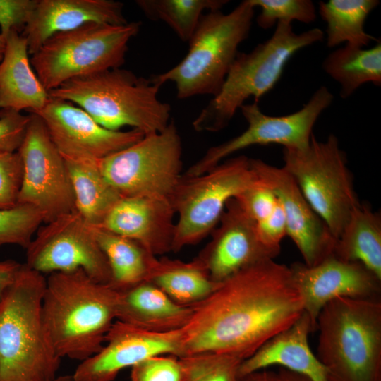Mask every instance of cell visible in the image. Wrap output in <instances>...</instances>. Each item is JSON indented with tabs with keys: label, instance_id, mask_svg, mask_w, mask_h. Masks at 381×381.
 Returning a JSON list of instances; mask_svg holds the SVG:
<instances>
[{
	"label": "cell",
	"instance_id": "39",
	"mask_svg": "<svg viewBox=\"0 0 381 381\" xmlns=\"http://www.w3.org/2000/svg\"><path fill=\"white\" fill-rule=\"evenodd\" d=\"M38 1L0 0L1 34L6 37L11 31L23 32Z\"/></svg>",
	"mask_w": 381,
	"mask_h": 381
},
{
	"label": "cell",
	"instance_id": "32",
	"mask_svg": "<svg viewBox=\"0 0 381 381\" xmlns=\"http://www.w3.org/2000/svg\"><path fill=\"white\" fill-rule=\"evenodd\" d=\"M183 381H243L241 358L226 353H203L180 358Z\"/></svg>",
	"mask_w": 381,
	"mask_h": 381
},
{
	"label": "cell",
	"instance_id": "44",
	"mask_svg": "<svg viewBox=\"0 0 381 381\" xmlns=\"http://www.w3.org/2000/svg\"><path fill=\"white\" fill-rule=\"evenodd\" d=\"M6 37H4L0 32V62L1 61L4 57V52L6 49Z\"/></svg>",
	"mask_w": 381,
	"mask_h": 381
},
{
	"label": "cell",
	"instance_id": "8",
	"mask_svg": "<svg viewBox=\"0 0 381 381\" xmlns=\"http://www.w3.org/2000/svg\"><path fill=\"white\" fill-rule=\"evenodd\" d=\"M140 27L138 21L92 22L56 33L31 55V65L48 92L71 79L121 68Z\"/></svg>",
	"mask_w": 381,
	"mask_h": 381
},
{
	"label": "cell",
	"instance_id": "16",
	"mask_svg": "<svg viewBox=\"0 0 381 381\" xmlns=\"http://www.w3.org/2000/svg\"><path fill=\"white\" fill-rule=\"evenodd\" d=\"M179 354V329L153 332L116 320L102 349L81 361L73 376L77 381H113L122 370L147 358Z\"/></svg>",
	"mask_w": 381,
	"mask_h": 381
},
{
	"label": "cell",
	"instance_id": "42",
	"mask_svg": "<svg viewBox=\"0 0 381 381\" xmlns=\"http://www.w3.org/2000/svg\"><path fill=\"white\" fill-rule=\"evenodd\" d=\"M243 381H280V379L277 373L265 369L243 377Z\"/></svg>",
	"mask_w": 381,
	"mask_h": 381
},
{
	"label": "cell",
	"instance_id": "12",
	"mask_svg": "<svg viewBox=\"0 0 381 381\" xmlns=\"http://www.w3.org/2000/svg\"><path fill=\"white\" fill-rule=\"evenodd\" d=\"M333 100L329 89L321 86L301 109L287 115H267L257 102L245 103L240 110L248 123L247 128L237 136L210 147L183 176L192 177L206 173L228 156L253 145L277 144L288 149L306 148L317 120Z\"/></svg>",
	"mask_w": 381,
	"mask_h": 381
},
{
	"label": "cell",
	"instance_id": "28",
	"mask_svg": "<svg viewBox=\"0 0 381 381\" xmlns=\"http://www.w3.org/2000/svg\"><path fill=\"white\" fill-rule=\"evenodd\" d=\"M91 228L107 260L111 272L109 285L111 288L123 289L149 280L155 255L131 239L100 228Z\"/></svg>",
	"mask_w": 381,
	"mask_h": 381
},
{
	"label": "cell",
	"instance_id": "5",
	"mask_svg": "<svg viewBox=\"0 0 381 381\" xmlns=\"http://www.w3.org/2000/svg\"><path fill=\"white\" fill-rule=\"evenodd\" d=\"M316 329V356L329 381H381L380 298H335L320 311Z\"/></svg>",
	"mask_w": 381,
	"mask_h": 381
},
{
	"label": "cell",
	"instance_id": "30",
	"mask_svg": "<svg viewBox=\"0 0 381 381\" xmlns=\"http://www.w3.org/2000/svg\"><path fill=\"white\" fill-rule=\"evenodd\" d=\"M380 4L378 0H329L320 1L318 11L326 23L327 46L341 43L365 47L377 40L364 29L370 13Z\"/></svg>",
	"mask_w": 381,
	"mask_h": 381
},
{
	"label": "cell",
	"instance_id": "13",
	"mask_svg": "<svg viewBox=\"0 0 381 381\" xmlns=\"http://www.w3.org/2000/svg\"><path fill=\"white\" fill-rule=\"evenodd\" d=\"M23 140L17 150L22 164L18 205L37 210L48 223L75 211V198L65 160L41 118L30 114Z\"/></svg>",
	"mask_w": 381,
	"mask_h": 381
},
{
	"label": "cell",
	"instance_id": "31",
	"mask_svg": "<svg viewBox=\"0 0 381 381\" xmlns=\"http://www.w3.org/2000/svg\"><path fill=\"white\" fill-rule=\"evenodd\" d=\"M226 0H137L135 4L151 20L165 23L183 42L190 40L204 11H220Z\"/></svg>",
	"mask_w": 381,
	"mask_h": 381
},
{
	"label": "cell",
	"instance_id": "26",
	"mask_svg": "<svg viewBox=\"0 0 381 381\" xmlns=\"http://www.w3.org/2000/svg\"><path fill=\"white\" fill-rule=\"evenodd\" d=\"M72 184L75 211L91 227H98L121 198L107 181L98 161L64 158Z\"/></svg>",
	"mask_w": 381,
	"mask_h": 381
},
{
	"label": "cell",
	"instance_id": "29",
	"mask_svg": "<svg viewBox=\"0 0 381 381\" xmlns=\"http://www.w3.org/2000/svg\"><path fill=\"white\" fill-rule=\"evenodd\" d=\"M322 68L340 85L343 99L350 97L363 84L380 86V39L368 49L346 44L334 50L325 59Z\"/></svg>",
	"mask_w": 381,
	"mask_h": 381
},
{
	"label": "cell",
	"instance_id": "9",
	"mask_svg": "<svg viewBox=\"0 0 381 381\" xmlns=\"http://www.w3.org/2000/svg\"><path fill=\"white\" fill-rule=\"evenodd\" d=\"M283 160L282 167L337 239L360 204L338 138L331 134L318 141L313 134L304 149L284 148Z\"/></svg>",
	"mask_w": 381,
	"mask_h": 381
},
{
	"label": "cell",
	"instance_id": "35",
	"mask_svg": "<svg viewBox=\"0 0 381 381\" xmlns=\"http://www.w3.org/2000/svg\"><path fill=\"white\" fill-rule=\"evenodd\" d=\"M131 381H183L181 361L174 355L147 358L131 368Z\"/></svg>",
	"mask_w": 381,
	"mask_h": 381
},
{
	"label": "cell",
	"instance_id": "11",
	"mask_svg": "<svg viewBox=\"0 0 381 381\" xmlns=\"http://www.w3.org/2000/svg\"><path fill=\"white\" fill-rule=\"evenodd\" d=\"M182 164L181 138L174 121L98 161L104 179L121 197L169 199L182 177Z\"/></svg>",
	"mask_w": 381,
	"mask_h": 381
},
{
	"label": "cell",
	"instance_id": "27",
	"mask_svg": "<svg viewBox=\"0 0 381 381\" xmlns=\"http://www.w3.org/2000/svg\"><path fill=\"white\" fill-rule=\"evenodd\" d=\"M175 302L192 306L207 297L220 284L212 279L203 263L196 257L190 262L157 258L149 277Z\"/></svg>",
	"mask_w": 381,
	"mask_h": 381
},
{
	"label": "cell",
	"instance_id": "17",
	"mask_svg": "<svg viewBox=\"0 0 381 381\" xmlns=\"http://www.w3.org/2000/svg\"><path fill=\"white\" fill-rule=\"evenodd\" d=\"M289 268L315 330L320 311L335 298H380L381 279L360 262L333 254L313 266L295 262Z\"/></svg>",
	"mask_w": 381,
	"mask_h": 381
},
{
	"label": "cell",
	"instance_id": "41",
	"mask_svg": "<svg viewBox=\"0 0 381 381\" xmlns=\"http://www.w3.org/2000/svg\"><path fill=\"white\" fill-rule=\"evenodd\" d=\"M22 265L13 260L0 261V301L15 281Z\"/></svg>",
	"mask_w": 381,
	"mask_h": 381
},
{
	"label": "cell",
	"instance_id": "25",
	"mask_svg": "<svg viewBox=\"0 0 381 381\" xmlns=\"http://www.w3.org/2000/svg\"><path fill=\"white\" fill-rule=\"evenodd\" d=\"M333 254L363 265L381 279V217L365 204L352 211L336 239Z\"/></svg>",
	"mask_w": 381,
	"mask_h": 381
},
{
	"label": "cell",
	"instance_id": "36",
	"mask_svg": "<svg viewBox=\"0 0 381 381\" xmlns=\"http://www.w3.org/2000/svg\"><path fill=\"white\" fill-rule=\"evenodd\" d=\"M23 164L19 154L0 153V210L18 205Z\"/></svg>",
	"mask_w": 381,
	"mask_h": 381
},
{
	"label": "cell",
	"instance_id": "18",
	"mask_svg": "<svg viewBox=\"0 0 381 381\" xmlns=\"http://www.w3.org/2000/svg\"><path fill=\"white\" fill-rule=\"evenodd\" d=\"M257 178L279 202L286 222V235L300 251L304 263L313 266L333 255L336 238L313 210L291 176L283 168L250 159Z\"/></svg>",
	"mask_w": 381,
	"mask_h": 381
},
{
	"label": "cell",
	"instance_id": "10",
	"mask_svg": "<svg viewBox=\"0 0 381 381\" xmlns=\"http://www.w3.org/2000/svg\"><path fill=\"white\" fill-rule=\"evenodd\" d=\"M256 179L245 155L219 163L201 175L182 177L169 200L178 215L171 251L198 243L217 226L226 205Z\"/></svg>",
	"mask_w": 381,
	"mask_h": 381
},
{
	"label": "cell",
	"instance_id": "34",
	"mask_svg": "<svg viewBox=\"0 0 381 381\" xmlns=\"http://www.w3.org/2000/svg\"><path fill=\"white\" fill-rule=\"evenodd\" d=\"M255 8H260L256 18L258 25L263 29L273 27L284 21L291 23L294 20L310 23L317 17L316 9L310 0H249Z\"/></svg>",
	"mask_w": 381,
	"mask_h": 381
},
{
	"label": "cell",
	"instance_id": "19",
	"mask_svg": "<svg viewBox=\"0 0 381 381\" xmlns=\"http://www.w3.org/2000/svg\"><path fill=\"white\" fill-rule=\"evenodd\" d=\"M210 234L211 240L197 258L216 282H222L259 261L274 259L279 253L260 241L255 221L236 198L228 201Z\"/></svg>",
	"mask_w": 381,
	"mask_h": 381
},
{
	"label": "cell",
	"instance_id": "1",
	"mask_svg": "<svg viewBox=\"0 0 381 381\" xmlns=\"http://www.w3.org/2000/svg\"><path fill=\"white\" fill-rule=\"evenodd\" d=\"M180 331V354L226 353L245 360L304 313L289 267L265 259L226 280L200 302Z\"/></svg>",
	"mask_w": 381,
	"mask_h": 381
},
{
	"label": "cell",
	"instance_id": "43",
	"mask_svg": "<svg viewBox=\"0 0 381 381\" xmlns=\"http://www.w3.org/2000/svg\"><path fill=\"white\" fill-rule=\"evenodd\" d=\"M280 381H310L307 377L296 373L279 368L277 372Z\"/></svg>",
	"mask_w": 381,
	"mask_h": 381
},
{
	"label": "cell",
	"instance_id": "3",
	"mask_svg": "<svg viewBox=\"0 0 381 381\" xmlns=\"http://www.w3.org/2000/svg\"><path fill=\"white\" fill-rule=\"evenodd\" d=\"M46 278L23 264L0 301V381H51L61 358L46 332L42 302Z\"/></svg>",
	"mask_w": 381,
	"mask_h": 381
},
{
	"label": "cell",
	"instance_id": "33",
	"mask_svg": "<svg viewBox=\"0 0 381 381\" xmlns=\"http://www.w3.org/2000/svg\"><path fill=\"white\" fill-rule=\"evenodd\" d=\"M42 222V214L28 205L0 210V247L15 244L26 249Z\"/></svg>",
	"mask_w": 381,
	"mask_h": 381
},
{
	"label": "cell",
	"instance_id": "14",
	"mask_svg": "<svg viewBox=\"0 0 381 381\" xmlns=\"http://www.w3.org/2000/svg\"><path fill=\"white\" fill-rule=\"evenodd\" d=\"M36 233L26 248L29 268L42 274L80 269L99 283H110L107 260L92 228L75 211L46 223Z\"/></svg>",
	"mask_w": 381,
	"mask_h": 381
},
{
	"label": "cell",
	"instance_id": "38",
	"mask_svg": "<svg viewBox=\"0 0 381 381\" xmlns=\"http://www.w3.org/2000/svg\"><path fill=\"white\" fill-rule=\"evenodd\" d=\"M30 115L0 109V153L17 152L25 137Z\"/></svg>",
	"mask_w": 381,
	"mask_h": 381
},
{
	"label": "cell",
	"instance_id": "15",
	"mask_svg": "<svg viewBox=\"0 0 381 381\" xmlns=\"http://www.w3.org/2000/svg\"><path fill=\"white\" fill-rule=\"evenodd\" d=\"M43 121L49 135L64 158L98 161L142 139L139 130L111 131L96 122L75 104L49 97L35 114Z\"/></svg>",
	"mask_w": 381,
	"mask_h": 381
},
{
	"label": "cell",
	"instance_id": "23",
	"mask_svg": "<svg viewBox=\"0 0 381 381\" xmlns=\"http://www.w3.org/2000/svg\"><path fill=\"white\" fill-rule=\"evenodd\" d=\"M116 292V320L149 331L179 329L192 313L191 306L175 302L150 281Z\"/></svg>",
	"mask_w": 381,
	"mask_h": 381
},
{
	"label": "cell",
	"instance_id": "40",
	"mask_svg": "<svg viewBox=\"0 0 381 381\" xmlns=\"http://www.w3.org/2000/svg\"><path fill=\"white\" fill-rule=\"evenodd\" d=\"M255 228L258 237L265 246L280 251V243L286 235V222L278 200L274 210L264 219L255 222Z\"/></svg>",
	"mask_w": 381,
	"mask_h": 381
},
{
	"label": "cell",
	"instance_id": "20",
	"mask_svg": "<svg viewBox=\"0 0 381 381\" xmlns=\"http://www.w3.org/2000/svg\"><path fill=\"white\" fill-rule=\"evenodd\" d=\"M175 214L167 198L121 197L97 228L131 239L157 256L171 251Z\"/></svg>",
	"mask_w": 381,
	"mask_h": 381
},
{
	"label": "cell",
	"instance_id": "6",
	"mask_svg": "<svg viewBox=\"0 0 381 381\" xmlns=\"http://www.w3.org/2000/svg\"><path fill=\"white\" fill-rule=\"evenodd\" d=\"M315 28L296 33L291 23L279 21L272 35L251 52L237 54L219 92L193 121L197 132H217L226 128L250 97L258 102L280 79L289 59L299 50L322 41Z\"/></svg>",
	"mask_w": 381,
	"mask_h": 381
},
{
	"label": "cell",
	"instance_id": "7",
	"mask_svg": "<svg viewBox=\"0 0 381 381\" xmlns=\"http://www.w3.org/2000/svg\"><path fill=\"white\" fill-rule=\"evenodd\" d=\"M255 9L245 0L228 13L220 10L203 14L188 41L185 57L171 69L151 76V80L160 87L174 83L180 99L215 96L238 54L239 45L248 37Z\"/></svg>",
	"mask_w": 381,
	"mask_h": 381
},
{
	"label": "cell",
	"instance_id": "45",
	"mask_svg": "<svg viewBox=\"0 0 381 381\" xmlns=\"http://www.w3.org/2000/svg\"><path fill=\"white\" fill-rule=\"evenodd\" d=\"M51 381H77L73 375H60L56 376L54 379Z\"/></svg>",
	"mask_w": 381,
	"mask_h": 381
},
{
	"label": "cell",
	"instance_id": "37",
	"mask_svg": "<svg viewBox=\"0 0 381 381\" xmlns=\"http://www.w3.org/2000/svg\"><path fill=\"white\" fill-rule=\"evenodd\" d=\"M235 198L255 222L267 217L277 203L272 190L257 176L255 181Z\"/></svg>",
	"mask_w": 381,
	"mask_h": 381
},
{
	"label": "cell",
	"instance_id": "4",
	"mask_svg": "<svg viewBox=\"0 0 381 381\" xmlns=\"http://www.w3.org/2000/svg\"><path fill=\"white\" fill-rule=\"evenodd\" d=\"M159 88L150 78L116 68L71 79L48 93L82 108L107 129L128 126L146 135L170 122L171 107L159 99Z\"/></svg>",
	"mask_w": 381,
	"mask_h": 381
},
{
	"label": "cell",
	"instance_id": "21",
	"mask_svg": "<svg viewBox=\"0 0 381 381\" xmlns=\"http://www.w3.org/2000/svg\"><path fill=\"white\" fill-rule=\"evenodd\" d=\"M92 22L127 23L123 4L114 0H39L21 35L32 55L53 35Z\"/></svg>",
	"mask_w": 381,
	"mask_h": 381
},
{
	"label": "cell",
	"instance_id": "2",
	"mask_svg": "<svg viewBox=\"0 0 381 381\" xmlns=\"http://www.w3.org/2000/svg\"><path fill=\"white\" fill-rule=\"evenodd\" d=\"M42 315L56 354L81 362L102 349L116 320V292L80 269L51 273L46 279Z\"/></svg>",
	"mask_w": 381,
	"mask_h": 381
},
{
	"label": "cell",
	"instance_id": "24",
	"mask_svg": "<svg viewBox=\"0 0 381 381\" xmlns=\"http://www.w3.org/2000/svg\"><path fill=\"white\" fill-rule=\"evenodd\" d=\"M6 40L0 62V109L37 114L44 107L49 95L31 65L27 40L14 30Z\"/></svg>",
	"mask_w": 381,
	"mask_h": 381
},
{
	"label": "cell",
	"instance_id": "22",
	"mask_svg": "<svg viewBox=\"0 0 381 381\" xmlns=\"http://www.w3.org/2000/svg\"><path fill=\"white\" fill-rule=\"evenodd\" d=\"M314 331L309 316L304 312L291 326L243 360L239 367L240 376L243 378L270 366L278 365L310 381H329L327 370L308 344V335Z\"/></svg>",
	"mask_w": 381,
	"mask_h": 381
}]
</instances>
